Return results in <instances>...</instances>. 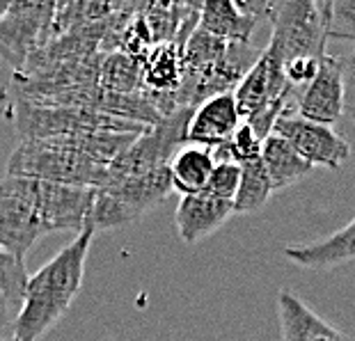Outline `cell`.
Returning a JSON list of instances; mask_svg holds the SVG:
<instances>
[{"instance_id":"1","label":"cell","mask_w":355,"mask_h":341,"mask_svg":"<svg viewBox=\"0 0 355 341\" xmlns=\"http://www.w3.org/2000/svg\"><path fill=\"white\" fill-rule=\"evenodd\" d=\"M94 234L83 229L64 250L28 277L21 307L12 323V341H40L71 307L80 291Z\"/></svg>"},{"instance_id":"2","label":"cell","mask_w":355,"mask_h":341,"mask_svg":"<svg viewBox=\"0 0 355 341\" xmlns=\"http://www.w3.org/2000/svg\"><path fill=\"white\" fill-rule=\"evenodd\" d=\"M7 177H24L73 188H103L110 181L108 168L89 161L69 147L49 140H21L7 158Z\"/></svg>"},{"instance_id":"3","label":"cell","mask_w":355,"mask_h":341,"mask_svg":"<svg viewBox=\"0 0 355 341\" xmlns=\"http://www.w3.org/2000/svg\"><path fill=\"white\" fill-rule=\"evenodd\" d=\"M332 17V0H286L279 3L273 19L268 51L279 62L291 60H316L326 55L328 28Z\"/></svg>"},{"instance_id":"4","label":"cell","mask_w":355,"mask_h":341,"mask_svg":"<svg viewBox=\"0 0 355 341\" xmlns=\"http://www.w3.org/2000/svg\"><path fill=\"white\" fill-rule=\"evenodd\" d=\"M0 193L12 195L28 204L40 218L44 234L51 231H76L80 234L85 227L87 211L92 207L94 188H73L49 184V181H35L24 177H5L0 179Z\"/></svg>"},{"instance_id":"5","label":"cell","mask_w":355,"mask_h":341,"mask_svg":"<svg viewBox=\"0 0 355 341\" xmlns=\"http://www.w3.org/2000/svg\"><path fill=\"white\" fill-rule=\"evenodd\" d=\"M147 126L126 122V119L103 115L89 108L71 105H44L33 101L17 103V131L24 140H51L76 131H115L142 133Z\"/></svg>"},{"instance_id":"6","label":"cell","mask_w":355,"mask_h":341,"mask_svg":"<svg viewBox=\"0 0 355 341\" xmlns=\"http://www.w3.org/2000/svg\"><path fill=\"white\" fill-rule=\"evenodd\" d=\"M55 3H0V58L21 73L51 42Z\"/></svg>"},{"instance_id":"7","label":"cell","mask_w":355,"mask_h":341,"mask_svg":"<svg viewBox=\"0 0 355 341\" xmlns=\"http://www.w3.org/2000/svg\"><path fill=\"white\" fill-rule=\"evenodd\" d=\"M191 115L193 108H177L172 115H165L156 124L147 126L131 142V147L117 161L108 165L110 181L131 177V174H142L156 168H165L172 161V156L179 151V147L186 145V126Z\"/></svg>"},{"instance_id":"8","label":"cell","mask_w":355,"mask_h":341,"mask_svg":"<svg viewBox=\"0 0 355 341\" xmlns=\"http://www.w3.org/2000/svg\"><path fill=\"white\" fill-rule=\"evenodd\" d=\"M273 135H279L293 147V151L307 161L312 168L321 165V168L337 170L346 163L351 156V147L342 135L332 131L330 126H321L307 119L291 115V112H282L273 126Z\"/></svg>"},{"instance_id":"9","label":"cell","mask_w":355,"mask_h":341,"mask_svg":"<svg viewBox=\"0 0 355 341\" xmlns=\"http://www.w3.org/2000/svg\"><path fill=\"white\" fill-rule=\"evenodd\" d=\"M346 108V64L326 53L314 78L298 92L296 115L307 122L332 126Z\"/></svg>"},{"instance_id":"10","label":"cell","mask_w":355,"mask_h":341,"mask_svg":"<svg viewBox=\"0 0 355 341\" xmlns=\"http://www.w3.org/2000/svg\"><path fill=\"white\" fill-rule=\"evenodd\" d=\"M239 124L241 117L236 103H234V94L211 96L198 108H193V115L186 126V145L214 149L227 142Z\"/></svg>"},{"instance_id":"11","label":"cell","mask_w":355,"mask_h":341,"mask_svg":"<svg viewBox=\"0 0 355 341\" xmlns=\"http://www.w3.org/2000/svg\"><path fill=\"white\" fill-rule=\"evenodd\" d=\"M277 321L282 341H351L342 330L312 312L291 289L277 291Z\"/></svg>"},{"instance_id":"12","label":"cell","mask_w":355,"mask_h":341,"mask_svg":"<svg viewBox=\"0 0 355 341\" xmlns=\"http://www.w3.org/2000/svg\"><path fill=\"white\" fill-rule=\"evenodd\" d=\"M119 204L131 211L133 218L138 220L152 211L158 204L172 193V179L168 165L165 168H156L142 174H131V177L112 179L108 186H103Z\"/></svg>"},{"instance_id":"13","label":"cell","mask_w":355,"mask_h":341,"mask_svg":"<svg viewBox=\"0 0 355 341\" xmlns=\"http://www.w3.org/2000/svg\"><path fill=\"white\" fill-rule=\"evenodd\" d=\"M234 216L232 204L214 200V197L198 193V195H184L175 211V225L179 229V236L184 243L193 245L207 238L209 234L227 222Z\"/></svg>"},{"instance_id":"14","label":"cell","mask_w":355,"mask_h":341,"mask_svg":"<svg viewBox=\"0 0 355 341\" xmlns=\"http://www.w3.org/2000/svg\"><path fill=\"white\" fill-rule=\"evenodd\" d=\"M44 236V227L35 211L12 195L0 193V250L24 259Z\"/></svg>"},{"instance_id":"15","label":"cell","mask_w":355,"mask_h":341,"mask_svg":"<svg viewBox=\"0 0 355 341\" xmlns=\"http://www.w3.org/2000/svg\"><path fill=\"white\" fill-rule=\"evenodd\" d=\"M355 254V222H349L332 236L309 245H286L284 256L309 270H332L349 263Z\"/></svg>"},{"instance_id":"16","label":"cell","mask_w":355,"mask_h":341,"mask_svg":"<svg viewBox=\"0 0 355 341\" xmlns=\"http://www.w3.org/2000/svg\"><path fill=\"white\" fill-rule=\"evenodd\" d=\"M198 28L225 44H250L257 21L241 12L232 0H214L200 5Z\"/></svg>"},{"instance_id":"17","label":"cell","mask_w":355,"mask_h":341,"mask_svg":"<svg viewBox=\"0 0 355 341\" xmlns=\"http://www.w3.org/2000/svg\"><path fill=\"white\" fill-rule=\"evenodd\" d=\"M259 161L268 174V181H270V186H273V193L298 184L300 179H305L307 174L312 172V165H309L307 161H303V158L293 151V147L289 145V142L282 140L279 135H273V133L261 142Z\"/></svg>"},{"instance_id":"18","label":"cell","mask_w":355,"mask_h":341,"mask_svg":"<svg viewBox=\"0 0 355 341\" xmlns=\"http://www.w3.org/2000/svg\"><path fill=\"white\" fill-rule=\"evenodd\" d=\"M140 133H115V131H76V133H64L58 138H51L49 142L55 145L69 147L78 154L87 156L89 161L108 165L117 161L124 151L131 147V142L138 138Z\"/></svg>"},{"instance_id":"19","label":"cell","mask_w":355,"mask_h":341,"mask_svg":"<svg viewBox=\"0 0 355 341\" xmlns=\"http://www.w3.org/2000/svg\"><path fill=\"white\" fill-rule=\"evenodd\" d=\"M214 156L209 149L188 145L179 149L172 161L168 163L172 191H179L181 195H198L204 193L209 184V177L214 172Z\"/></svg>"},{"instance_id":"20","label":"cell","mask_w":355,"mask_h":341,"mask_svg":"<svg viewBox=\"0 0 355 341\" xmlns=\"http://www.w3.org/2000/svg\"><path fill=\"white\" fill-rule=\"evenodd\" d=\"M96 87L108 94H140L142 92V64L138 58L119 51L103 58L99 64V80Z\"/></svg>"},{"instance_id":"21","label":"cell","mask_w":355,"mask_h":341,"mask_svg":"<svg viewBox=\"0 0 355 341\" xmlns=\"http://www.w3.org/2000/svg\"><path fill=\"white\" fill-rule=\"evenodd\" d=\"M227 44L195 28L181 51V78H200L223 58Z\"/></svg>"},{"instance_id":"22","label":"cell","mask_w":355,"mask_h":341,"mask_svg":"<svg viewBox=\"0 0 355 341\" xmlns=\"http://www.w3.org/2000/svg\"><path fill=\"white\" fill-rule=\"evenodd\" d=\"M270 195H273V186H270L268 174L259 158L241 165L239 191L232 202L234 213H254L270 200Z\"/></svg>"},{"instance_id":"23","label":"cell","mask_w":355,"mask_h":341,"mask_svg":"<svg viewBox=\"0 0 355 341\" xmlns=\"http://www.w3.org/2000/svg\"><path fill=\"white\" fill-rule=\"evenodd\" d=\"M232 94H234V103H236L241 122L273 101L268 94V73H266V62H263L261 55L252 69L243 76V80L239 82Z\"/></svg>"},{"instance_id":"24","label":"cell","mask_w":355,"mask_h":341,"mask_svg":"<svg viewBox=\"0 0 355 341\" xmlns=\"http://www.w3.org/2000/svg\"><path fill=\"white\" fill-rule=\"evenodd\" d=\"M28 268L24 259L7 254L0 250V295L17 309L21 307V298H24V289L28 282Z\"/></svg>"},{"instance_id":"25","label":"cell","mask_w":355,"mask_h":341,"mask_svg":"<svg viewBox=\"0 0 355 341\" xmlns=\"http://www.w3.org/2000/svg\"><path fill=\"white\" fill-rule=\"evenodd\" d=\"M239 181H241V165L216 163L214 172H211V177H209V184L204 188V195L232 204L234 195L239 191Z\"/></svg>"},{"instance_id":"26","label":"cell","mask_w":355,"mask_h":341,"mask_svg":"<svg viewBox=\"0 0 355 341\" xmlns=\"http://www.w3.org/2000/svg\"><path fill=\"white\" fill-rule=\"evenodd\" d=\"M14 316H17V309H14L10 302H7L3 295H0V330L12 328Z\"/></svg>"},{"instance_id":"27","label":"cell","mask_w":355,"mask_h":341,"mask_svg":"<svg viewBox=\"0 0 355 341\" xmlns=\"http://www.w3.org/2000/svg\"><path fill=\"white\" fill-rule=\"evenodd\" d=\"M0 341H7V339H0ZM10 341H12V339H10Z\"/></svg>"}]
</instances>
